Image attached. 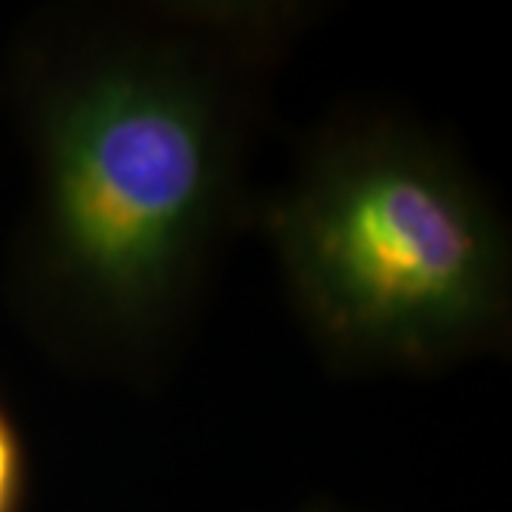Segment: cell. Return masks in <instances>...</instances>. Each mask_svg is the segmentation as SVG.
I'll return each instance as SVG.
<instances>
[{
	"mask_svg": "<svg viewBox=\"0 0 512 512\" xmlns=\"http://www.w3.org/2000/svg\"><path fill=\"white\" fill-rule=\"evenodd\" d=\"M302 12L137 3L52 12L12 55L26 205L9 302L46 356L154 382L251 217L268 77Z\"/></svg>",
	"mask_w": 512,
	"mask_h": 512,
	"instance_id": "6da1fadb",
	"label": "cell"
},
{
	"mask_svg": "<svg viewBox=\"0 0 512 512\" xmlns=\"http://www.w3.org/2000/svg\"><path fill=\"white\" fill-rule=\"evenodd\" d=\"M251 217L336 373L433 376L510 348L507 220L456 148L410 114H330Z\"/></svg>",
	"mask_w": 512,
	"mask_h": 512,
	"instance_id": "7a4b0ae2",
	"label": "cell"
},
{
	"mask_svg": "<svg viewBox=\"0 0 512 512\" xmlns=\"http://www.w3.org/2000/svg\"><path fill=\"white\" fill-rule=\"evenodd\" d=\"M32 493L29 444L15 413L0 396V512H26Z\"/></svg>",
	"mask_w": 512,
	"mask_h": 512,
	"instance_id": "3957f363",
	"label": "cell"
},
{
	"mask_svg": "<svg viewBox=\"0 0 512 512\" xmlns=\"http://www.w3.org/2000/svg\"><path fill=\"white\" fill-rule=\"evenodd\" d=\"M299 512H350L345 510L342 504H330V501H316V504H311V507H305V510Z\"/></svg>",
	"mask_w": 512,
	"mask_h": 512,
	"instance_id": "277c9868",
	"label": "cell"
}]
</instances>
